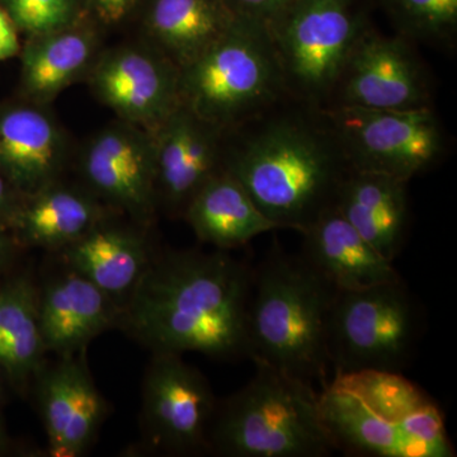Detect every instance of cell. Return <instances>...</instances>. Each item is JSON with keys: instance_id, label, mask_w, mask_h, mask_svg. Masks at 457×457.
<instances>
[{"instance_id": "1", "label": "cell", "mask_w": 457, "mask_h": 457, "mask_svg": "<svg viewBox=\"0 0 457 457\" xmlns=\"http://www.w3.org/2000/svg\"><path fill=\"white\" fill-rule=\"evenodd\" d=\"M254 270L227 251H171L153 257L122 303L117 327L153 353L196 352L249 359Z\"/></svg>"}, {"instance_id": "2", "label": "cell", "mask_w": 457, "mask_h": 457, "mask_svg": "<svg viewBox=\"0 0 457 457\" xmlns=\"http://www.w3.org/2000/svg\"><path fill=\"white\" fill-rule=\"evenodd\" d=\"M224 168L276 227L302 233L351 167L320 108L287 97L224 132Z\"/></svg>"}, {"instance_id": "3", "label": "cell", "mask_w": 457, "mask_h": 457, "mask_svg": "<svg viewBox=\"0 0 457 457\" xmlns=\"http://www.w3.org/2000/svg\"><path fill=\"white\" fill-rule=\"evenodd\" d=\"M337 450L369 457H455L437 403L402 372H345L319 392Z\"/></svg>"}, {"instance_id": "4", "label": "cell", "mask_w": 457, "mask_h": 457, "mask_svg": "<svg viewBox=\"0 0 457 457\" xmlns=\"http://www.w3.org/2000/svg\"><path fill=\"white\" fill-rule=\"evenodd\" d=\"M336 293L302 255L273 251L254 270L249 360L323 389L332 378L327 336Z\"/></svg>"}, {"instance_id": "5", "label": "cell", "mask_w": 457, "mask_h": 457, "mask_svg": "<svg viewBox=\"0 0 457 457\" xmlns=\"http://www.w3.org/2000/svg\"><path fill=\"white\" fill-rule=\"evenodd\" d=\"M251 380L218 402L209 451L225 457H324L337 450L319 392L261 360Z\"/></svg>"}, {"instance_id": "6", "label": "cell", "mask_w": 457, "mask_h": 457, "mask_svg": "<svg viewBox=\"0 0 457 457\" xmlns=\"http://www.w3.org/2000/svg\"><path fill=\"white\" fill-rule=\"evenodd\" d=\"M287 97L272 37L257 21L236 18L220 40L179 71L180 104L222 131Z\"/></svg>"}, {"instance_id": "7", "label": "cell", "mask_w": 457, "mask_h": 457, "mask_svg": "<svg viewBox=\"0 0 457 457\" xmlns=\"http://www.w3.org/2000/svg\"><path fill=\"white\" fill-rule=\"evenodd\" d=\"M420 305L403 279L337 291L328 320L332 376L378 370L402 372L422 336Z\"/></svg>"}, {"instance_id": "8", "label": "cell", "mask_w": 457, "mask_h": 457, "mask_svg": "<svg viewBox=\"0 0 457 457\" xmlns=\"http://www.w3.org/2000/svg\"><path fill=\"white\" fill-rule=\"evenodd\" d=\"M369 23L359 0H296L266 25L288 97L326 106L352 46Z\"/></svg>"}, {"instance_id": "9", "label": "cell", "mask_w": 457, "mask_h": 457, "mask_svg": "<svg viewBox=\"0 0 457 457\" xmlns=\"http://www.w3.org/2000/svg\"><path fill=\"white\" fill-rule=\"evenodd\" d=\"M348 165L411 182L446 153V132L432 106L384 111L320 108Z\"/></svg>"}, {"instance_id": "10", "label": "cell", "mask_w": 457, "mask_h": 457, "mask_svg": "<svg viewBox=\"0 0 457 457\" xmlns=\"http://www.w3.org/2000/svg\"><path fill=\"white\" fill-rule=\"evenodd\" d=\"M432 106V87L413 42L371 23L360 33L326 106L402 111Z\"/></svg>"}, {"instance_id": "11", "label": "cell", "mask_w": 457, "mask_h": 457, "mask_svg": "<svg viewBox=\"0 0 457 457\" xmlns=\"http://www.w3.org/2000/svg\"><path fill=\"white\" fill-rule=\"evenodd\" d=\"M216 407L209 381L182 354L153 353L144 378L140 420L149 446L171 455L210 453Z\"/></svg>"}, {"instance_id": "12", "label": "cell", "mask_w": 457, "mask_h": 457, "mask_svg": "<svg viewBox=\"0 0 457 457\" xmlns=\"http://www.w3.org/2000/svg\"><path fill=\"white\" fill-rule=\"evenodd\" d=\"M86 79L119 120L149 132L180 104L179 66L146 41L102 50Z\"/></svg>"}, {"instance_id": "13", "label": "cell", "mask_w": 457, "mask_h": 457, "mask_svg": "<svg viewBox=\"0 0 457 457\" xmlns=\"http://www.w3.org/2000/svg\"><path fill=\"white\" fill-rule=\"evenodd\" d=\"M89 191L141 225L154 219V141L152 132L117 120L90 137L79 159Z\"/></svg>"}, {"instance_id": "14", "label": "cell", "mask_w": 457, "mask_h": 457, "mask_svg": "<svg viewBox=\"0 0 457 457\" xmlns=\"http://www.w3.org/2000/svg\"><path fill=\"white\" fill-rule=\"evenodd\" d=\"M224 132L182 104L152 132L158 206L183 218L189 201L224 168Z\"/></svg>"}, {"instance_id": "15", "label": "cell", "mask_w": 457, "mask_h": 457, "mask_svg": "<svg viewBox=\"0 0 457 457\" xmlns=\"http://www.w3.org/2000/svg\"><path fill=\"white\" fill-rule=\"evenodd\" d=\"M35 378L50 455L83 456L108 411L106 399L90 375L86 351L60 356L55 365L42 366Z\"/></svg>"}, {"instance_id": "16", "label": "cell", "mask_w": 457, "mask_h": 457, "mask_svg": "<svg viewBox=\"0 0 457 457\" xmlns=\"http://www.w3.org/2000/svg\"><path fill=\"white\" fill-rule=\"evenodd\" d=\"M68 156V135L47 104H0V173L21 196L59 180Z\"/></svg>"}, {"instance_id": "17", "label": "cell", "mask_w": 457, "mask_h": 457, "mask_svg": "<svg viewBox=\"0 0 457 457\" xmlns=\"http://www.w3.org/2000/svg\"><path fill=\"white\" fill-rule=\"evenodd\" d=\"M102 29L86 16L71 25L26 37L21 47V98L50 106L88 75L102 51Z\"/></svg>"}, {"instance_id": "18", "label": "cell", "mask_w": 457, "mask_h": 457, "mask_svg": "<svg viewBox=\"0 0 457 457\" xmlns=\"http://www.w3.org/2000/svg\"><path fill=\"white\" fill-rule=\"evenodd\" d=\"M121 303L74 270L51 281L40 293V327L46 352L71 356L92 339L117 327Z\"/></svg>"}, {"instance_id": "19", "label": "cell", "mask_w": 457, "mask_h": 457, "mask_svg": "<svg viewBox=\"0 0 457 457\" xmlns=\"http://www.w3.org/2000/svg\"><path fill=\"white\" fill-rule=\"evenodd\" d=\"M302 257L336 291H359L403 279L394 262L366 242L336 206L302 231Z\"/></svg>"}, {"instance_id": "20", "label": "cell", "mask_w": 457, "mask_h": 457, "mask_svg": "<svg viewBox=\"0 0 457 457\" xmlns=\"http://www.w3.org/2000/svg\"><path fill=\"white\" fill-rule=\"evenodd\" d=\"M409 182L350 168L337 195V210L351 227L389 261H395L411 221Z\"/></svg>"}, {"instance_id": "21", "label": "cell", "mask_w": 457, "mask_h": 457, "mask_svg": "<svg viewBox=\"0 0 457 457\" xmlns=\"http://www.w3.org/2000/svg\"><path fill=\"white\" fill-rule=\"evenodd\" d=\"M108 218V210L89 189L59 179L23 197L11 233L20 246L62 251Z\"/></svg>"}, {"instance_id": "22", "label": "cell", "mask_w": 457, "mask_h": 457, "mask_svg": "<svg viewBox=\"0 0 457 457\" xmlns=\"http://www.w3.org/2000/svg\"><path fill=\"white\" fill-rule=\"evenodd\" d=\"M139 21L144 41L180 71L220 40L236 17L224 0H146Z\"/></svg>"}, {"instance_id": "23", "label": "cell", "mask_w": 457, "mask_h": 457, "mask_svg": "<svg viewBox=\"0 0 457 457\" xmlns=\"http://www.w3.org/2000/svg\"><path fill=\"white\" fill-rule=\"evenodd\" d=\"M183 218L201 242L219 251L239 248L255 237L278 228L225 168L207 180L189 201Z\"/></svg>"}, {"instance_id": "24", "label": "cell", "mask_w": 457, "mask_h": 457, "mask_svg": "<svg viewBox=\"0 0 457 457\" xmlns=\"http://www.w3.org/2000/svg\"><path fill=\"white\" fill-rule=\"evenodd\" d=\"M62 253L69 269L120 303L137 287L153 260L140 234L110 225L108 220L66 246Z\"/></svg>"}, {"instance_id": "25", "label": "cell", "mask_w": 457, "mask_h": 457, "mask_svg": "<svg viewBox=\"0 0 457 457\" xmlns=\"http://www.w3.org/2000/svg\"><path fill=\"white\" fill-rule=\"evenodd\" d=\"M40 291L29 276L18 275L0 288V371L14 386H26L47 353L40 327Z\"/></svg>"}, {"instance_id": "26", "label": "cell", "mask_w": 457, "mask_h": 457, "mask_svg": "<svg viewBox=\"0 0 457 457\" xmlns=\"http://www.w3.org/2000/svg\"><path fill=\"white\" fill-rule=\"evenodd\" d=\"M396 35L453 50L457 38V0H378Z\"/></svg>"}, {"instance_id": "27", "label": "cell", "mask_w": 457, "mask_h": 457, "mask_svg": "<svg viewBox=\"0 0 457 457\" xmlns=\"http://www.w3.org/2000/svg\"><path fill=\"white\" fill-rule=\"evenodd\" d=\"M26 37L55 31L84 17L82 0H0Z\"/></svg>"}, {"instance_id": "28", "label": "cell", "mask_w": 457, "mask_h": 457, "mask_svg": "<svg viewBox=\"0 0 457 457\" xmlns=\"http://www.w3.org/2000/svg\"><path fill=\"white\" fill-rule=\"evenodd\" d=\"M146 0H82L84 16L102 31L139 18Z\"/></svg>"}, {"instance_id": "29", "label": "cell", "mask_w": 457, "mask_h": 457, "mask_svg": "<svg viewBox=\"0 0 457 457\" xmlns=\"http://www.w3.org/2000/svg\"><path fill=\"white\" fill-rule=\"evenodd\" d=\"M296 0H224L236 18L257 21L269 25L291 7Z\"/></svg>"}, {"instance_id": "30", "label": "cell", "mask_w": 457, "mask_h": 457, "mask_svg": "<svg viewBox=\"0 0 457 457\" xmlns=\"http://www.w3.org/2000/svg\"><path fill=\"white\" fill-rule=\"evenodd\" d=\"M22 201L23 196H21L0 173V228H4L11 233Z\"/></svg>"}, {"instance_id": "31", "label": "cell", "mask_w": 457, "mask_h": 457, "mask_svg": "<svg viewBox=\"0 0 457 457\" xmlns=\"http://www.w3.org/2000/svg\"><path fill=\"white\" fill-rule=\"evenodd\" d=\"M21 47L20 31L5 9L0 5V62L20 55Z\"/></svg>"}, {"instance_id": "32", "label": "cell", "mask_w": 457, "mask_h": 457, "mask_svg": "<svg viewBox=\"0 0 457 457\" xmlns=\"http://www.w3.org/2000/svg\"><path fill=\"white\" fill-rule=\"evenodd\" d=\"M18 248L20 245H17L13 236L4 228H0V278L16 260Z\"/></svg>"}, {"instance_id": "33", "label": "cell", "mask_w": 457, "mask_h": 457, "mask_svg": "<svg viewBox=\"0 0 457 457\" xmlns=\"http://www.w3.org/2000/svg\"><path fill=\"white\" fill-rule=\"evenodd\" d=\"M8 446L9 438L7 429H5L4 422H3V418L0 416V455L7 451Z\"/></svg>"}, {"instance_id": "34", "label": "cell", "mask_w": 457, "mask_h": 457, "mask_svg": "<svg viewBox=\"0 0 457 457\" xmlns=\"http://www.w3.org/2000/svg\"><path fill=\"white\" fill-rule=\"evenodd\" d=\"M0 288H2V284H0Z\"/></svg>"}, {"instance_id": "35", "label": "cell", "mask_w": 457, "mask_h": 457, "mask_svg": "<svg viewBox=\"0 0 457 457\" xmlns=\"http://www.w3.org/2000/svg\"><path fill=\"white\" fill-rule=\"evenodd\" d=\"M0 394H2V389H0Z\"/></svg>"}]
</instances>
